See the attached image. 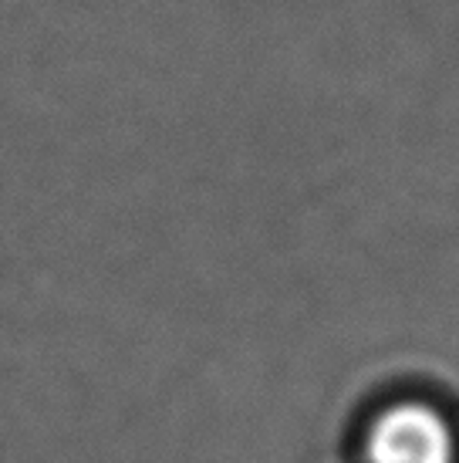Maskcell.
<instances>
[{
  "label": "cell",
  "instance_id": "obj_1",
  "mask_svg": "<svg viewBox=\"0 0 459 463\" xmlns=\"http://www.w3.org/2000/svg\"><path fill=\"white\" fill-rule=\"evenodd\" d=\"M365 463H456V433L426 402H396L375 416Z\"/></svg>",
  "mask_w": 459,
  "mask_h": 463
}]
</instances>
